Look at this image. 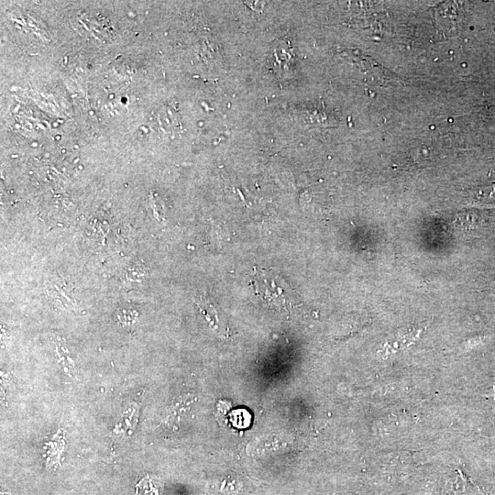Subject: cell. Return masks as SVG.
Instances as JSON below:
<instances>
[{"instance_id": "1", "label": "cell", "mask_w": 495, "mask_h": 495, "mask_svg": "<svg viewBox=\"0 0 495 495\" xmlns=\"http://www.w3.org/2000/svg\"><path fill=\"white\" fill-rule=\"evenodd\" d=\"M256 294L263 300L274 302L276 305H286V301L293 300L289 287L278 276L271 272L261 271L253 279Z\"/></svg>"}]
</instances>
